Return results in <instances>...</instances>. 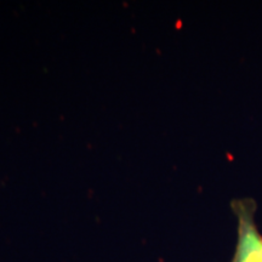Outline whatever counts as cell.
<instances>
[{"label": "cell", "mask_w": 262, "mask_h": 262, "mask_svg": "<svg viewBox=\"0 0 262 262\" xmlns=\"http://www.w3.org/2000/svg\"><path fill=\"white\" fill-rule=\"evenodd\" d=\"M232 210L238 220V242L231 262H262V234L255 224L254 199H234Z\"/></svg>", "instance_id": "obj_1"}]
</instances>
